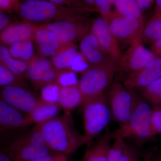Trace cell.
I'll return each mask as SVG.
<instances>
[{"mask_svg":"<svg viewBox=\"0 0 161 161\" xmlns=\"http://www.w3.org/2000/svg\"><path fill=\"white\" fill-rule=\"evenodd\" d=\"M39 127L47 147L52 151L67 155L72 154L85 144L90 142L87 138L77 131L70 112L56 116Z\"/></svg>","mask_w":161,"mask_h":161,"instance_id":"cell-1","label":"cell"},{"mask_svg":"<svg viewBox=\"0 0 161 161\" xmlns=\"http://www.w3.org/2000/svg\"><path fill=\"white\" fill-rule=\"evenodd\" d=\"M152 110L150 105L139 95L134 110L128 121L117 130L109 132L111 139L130 138L139 145L152 140L154 137L151 129Z\"/></svg>","mask_w":161,"mask_h":161,"instance_id":"cell-2","label":"cell"},{"mask_svg":"<svg viewBox=\"0 0 161 161\" xmlns=\"http://www.w3.org/2000/svg\"><path fill=\"white\" fill-rule=\"evenodd\" d=\"M20 16L28 22H48L52 20H80L85 19L82 12L86 9L78 10L65 8L50 1L27 0L16 6Z\"/></svg>","mask_w":161,"mask_h":161,"instance_id":"cell-3","label":"cell"},{"mask_svg":"<svg viewBox=\"0 0 161 161\" xmlns=\"http://www.w3.org/2000/svg\"><path fill=\"white\" fill-rule=\"evenodd\" d=\"M3 151L13 161L33 160L55 153L47 147L37 125L10 141Z\"/></svg>","mask_w":161,"mask_h":161,"instance_id":"cell-4","label":"cell"},{"mask_svg":"<svg viewBox=\"0 0 161 161\" xmlns=\"http://www.w3.org/2000/svg\"><path fill=\"white\" fill-rule=\"evenodd\" d=\"M118 62L113 59L98 65H91L81 76L78 85L86 102L104 94L113 82Z\"/></svg>","mask_w":161,"mask_h":161,"instance_id":"cell-5","label":"cell"},{"mask_svg":"<svg viewBox=\"0 0 161 161\" xmlns=\"http://www.w3.org/2000/svg\"><path fill=\"white\" fill-rule=\"evenodd\" d=\"M84 135L90 142L108 129L112 115L105 94L81 105Z\"/></svg>","mask_w":161,"mask_h":161,"instance_id":"cell-6","label":"cell"},{"mask_svg":"<svg viewBox=\"0 0 161 161\" xmlns=\"http://www.w3.org/2000/svg\"><path fill=\"white\" fill-rule=\"evenodd\" d=\"M112 115V121L122 125L130 118L139 94L135 89H129L120 80L113 81L105 92Z\"/></svg>","mask_w":161,"mask_h":161,"instance_id":"cell-7","label":"cell"},{"mask_svg":"<svg viewBox=\"0 0 161 161\" xmlns=\"http://www.w3.org/2000/svg\"><path fill=\"white\" fill-rule=\"evenodd\" d=\"M155 58V55L144 46L142 40H139L130 45L122 55L117 63L116 74L122 81L140 71Z\"/></svg>","mask_w":161,"mask_h":161,"instance_id":"cell-8","label":"cell"},{"mask_svg":"<svg viewBox=\"0 0 161 161\" xmlns=\"http://www.w3.org/2000/svg\"><path fill=\"white\" fill-rule=\"evenodd\" d=\"M111 31L120 46L129 47L139 40H142L144 27V20L132 17L115 15L109 23Z\"/></svg>","mask_w":161,"mask_h":161,"instance_id":"cell-9","label":"cell"},{"mask_svg":"<svg viewBox=\"0 0 161 161\" xmlns=\"http://www.w3.org/2000/svg\"><path fill=\"white\" fill-rule=\"evenodd\" d=\"M40 26L51 32L62 43L68 44H74L76 40H82L91 28L89 23L85 19L57 21Z\"/></svg>","mask_w":161,"mask_h":161,"instance_id":"cell-10","label":"cell"},{"mask_svg":"<svg viewBox=\"0 0 161 161\" xmlns=\"http://www.w3.org/2000/svg\"><path fill=\"white\" fill-rule=\"evenodd\" d=\"M1 99L25 114H30L42 101L23 86H10L2 88Z\"/></svg>","mask_w":161,"mask_h":161,"instance_id":"cell-11","label":"cell"},{"mask_svg":"<svg viewBox=\"0 0 161 161\" xmlns=\"http://www.w3.org/2000/svg\"><path fill=\"white\" fill-rule=\"evenodd\" d=\"M90 32L98 40L104 51L118 62L122 54L120 46L110 29L108 23L102 18H97L92 23Z\"/></svg>","mask_w":161,"mask_h":161,"instance_id":"cell-12","label":"cell"},{"mask_svg":"<svg viewBox=\"0 0 161 161\" xmlns=\"http://www.w3.org/2000/svg\"><path fill=\"white\" fill-rule=\"evenodd\" d=\"M161 78V58L156 57L138 73L125 78L121 82L129 89L147 86Z\"/></svg>","mask_w":161,"mask_h":161,"instance_id":"cell-13","label":"cell"},{"mask_svg":"<svg viewBox=\"0 0 161 161\" xmlns=\"http://www.w3.org/2000/svg\"><path fill=\"white\" fill-rule=\"evenodd\" d=\"M32 123L28 115L1 99L0 130L1 132L27 126Z\"/></svg>","mask_w":161,"mask_h":161,"instance_id":"cell-14","label":"cell"},{"mask_svg":"<svg viewBox=\"0 0 161 161\" xmlns=\"http://www.w3.org/2000/svg\"><path fill=\"white\" fill-rule=\"evenodd\" d=\"M36 27L27 21L9 25L1 32V42L5 45H11L18 42L32 41L34 40Z\"/></svg>","mask_w":161,"mask_h":161,"instance_id":"cell-15","label":"cell"},{"mask_svg":"<svg viewBox=\"0 0 161 161\" xmlns=\"http://www.w3.org/2000/svg\"><path fill=\"white\" fill-rule=\"evenodd\" d=\"M80 47L81 53L91 65L102 64L112 59L102 49L98 40L90 31L81 40Z\"/></svg>","mask_w":161,"mask_h":161,"instance_id":"cell-16","label":"cell"},{"mask_svg":"<svg viewBox=\"0 0 161 161\" xmlns=\"http://www.w3.org/2000/svg\"><path fill=\"white\" fill-rule=\"evenodd\" d=\"M82 103L83 96L78 84L60 87L58 103L65 112H70L76 107L81 106Z\"/></svg>","mask_w":161,"mask_h":161,"instance_id":"cell-17","label":"cell"},{"mask_svg":"<svg viewBox=\"0 0 161 161\" xmlns=\"http://www.w3.org/2000/svg\"><path fill=\"white\" fill-rule=\"evenodd\" d=\"M111 140L108 131L94 146L87 148L82 161H108Z\"/></svg>","mask_w":161,"mask_h":161,"instance_id":"cell-18","label":"cell"},{"mask_svg":"<svg viewBox=\"0 0 161 161\" xmlns=\"http://www.w3.org/2000/svg\"><path fill=\"white\" fill-rule=\"evenodd\" d=\"M29 66L26 76L31 81L35 88L42 79L43 75L54 67L52 62L42 57H34L28 62Z\"/></svg>","mask_w":161,"mask_h":161,"instance_id":"cell-19","label":"cell"},{"mask_svg":"<svg viewBox=\"0 0 161 161\" xmlns=\"http://www.w3.org/2000/svg\"><path fill=\"white\" fill-rule=\"evenodd\" d=\"M34 40L39 46H43L53 50L58 53L74 46V44H66L61 42L53 34L47 30L36 26Z\"/></svg>","mask_w":161,"mask_h":161,"instance_id":"cell-20","label":"cell"},{"mask_svg":"<svg viewBox=\"0 0 161 161\" xmlns=\"http://www.w3.org/2000/svg\"><path fill=\"white\" fill-rule=\"evenodd\" d=\"M60 108L57 103L48 102L42 99L40 104L28 116L32 124L39 125L56 117Z\"/></svg>","mask_w":161,"mask_h":161,"instance_id":"cell-21","label":"cell"},{"mask_svg":"<svg viewBox=\"0 0 161 161\" xmlns=\"http://www.w3.org/2000/svg\"><path fill=\"white\" fill-rule=\"evenodd\" d=\"M161 38V15L155 13L144 26L142 34L143 44L151 45Z\"/></svg>","mask_w":161,"mask_h":161,"instance_id":"cell-22","label":"cell"},{"mask_svg":"<svg viewBox=\"0 0 161 161\" xmlns=\"http://www.w3.org/2000/svg\"><path fill=\"white\" fill-rule=\"evenodd\" d=\"M136 90L141 97L153 108H161V78Z\"/></svg>","mask_w":161,"mask_h":161,"instance_id":"cell-23","label":"cell"},{"mask_svg":"<svg viewBox=\"0 0 161 161\" xmlns=\"http://www.w3.org/2000/svg\"><path fill=\"white\" fill-rule=\"evenodd\" d=\"M0 60L1 64L19 78L27 70L29 66L28 62L12 58L9 53V49L5 45H1L0 47Z\"/></svg>","mask_w":161,"mask_h":161,"instance_id":"cell-24","label":"cell"},{"mask_svg":"<svg viewBox=\"0 0 161 161\" xmlns=\"http://www.w3.org/2000/svg\"><path fill=\"white\" fill-rule=\"evenodd\" d=\"M113 6L117 14L144 20L142 12L136 0H113Z\"/></svg>","mask_w":161,"mask_h":161,"instance_id":"cell-25","label":"cell"},{"mask_svg":"<svg viewBox=\"0 0 161 161\" xmlns=\"http://www.w3.org/2000/svg\"><path fill=\"white\" fill-rule=\"evenodd\" d=\"M8 49L12 57L17 60L29 62L34 57L32 41L16 42L10 45Z\"/></svg>","mask_w":161,"mask_h":161,"instance_id":"cell-26","label":"cell"},{"mask_svg":"<svg viewBox=\"0 0 161 161\" xmlns=\"http://www.w3.org/2000/svg\"><path fill=\"white\" fill-rule=\"evenodd\" d=\"M79 53L75 45L64 50L53 57L52 63L58 70L70 69L75 58Z\"/></svg>","mask_w":161,"mask_h":161,"instance_id":"cell-27","label":"cell"},{"mask_svg":"<svg viewBox=\"0 0 161 161\" xmlns=\"http://www.w3.org/2000/svg\"><path fill=\"white\" fill-rule=\"evenodd\" d=\"M22 83L18 77L6 67L1 64L0 65V86L1 87L18 86H23Z\"/></svg>","mask_w":161,"mask_h":161,"instance_id":"cell-28","label":"cell"},{"mask_svg":"<svg viewBox=\"0 0 161 161\" xmlns=\"http://www.w3.org/2000/svg\"><path fill=\"white\" fill-rule=\"evenodd\" d=\"M60 87L56 82L44 86L41 90V98L48 102L58 103Z\"/></svg>","mask_w":161,"mask_h":161,"instance_id":"cell-29","label":"cell"},{"mask_svg":"<svg viewBox=\"0 0 161 161\" xmlns=\"http://www.w3.org/2000/svg\"><path fill=\"white\" fill-rule=\"evenodd\" d=\"M125 143L122 138L114 139V143L110 148L108 161H120Z\"/></svg>","mask_w":161,"mask_h":161,"instance_id":"cell-30","label":"cell"},{"mask_svg":"<svg viewBox=\"0 0 161 161\" xmlns=\"http://www.w3.org/2000/svg\"><path fill=\"white\" fill-rule=\"evenodd\" d=\"M56 82L60 87L71 86L79 84L76 74L71 71H62Z\"/></svg>","mask_w":161,"mask_h":161,"instance_id":"cell-31","label":"cell"},{"mask_svg":"<svg viewBox=\"0 0 161 161\" xmlns=\"http://www.w3.org/2000/svg\"><path fill=\"white\" fill-rule=\"evenodd\" d=\"M151 129L153 136L161 134V108H153Z\"/></svg>","mask_w":161,"mask_h":161,"instance_id":"cell-32","label":"cell"},{"mask_svg":"<svg viewBox=\"0 0 161 161\" xmlns=\"http://www.w3.org/2000/svg\"><path fill=\"white\" fill-rule=\"evenodd\" d=\"M140 157L137 149L125 143L120 161H140Z\"/></svg>","mask_w":161,"mask_h":161,"instance_id":"cell-33","label":"cell"},{"mask_svg":"<svg viewBox=\"0 0 161 161\" xmlns=\"http://www.w3.org/2000/svg\"><path fill=\"white\" fill-rule=\"evenodd\" d=\"M113 0H105L103 5L101 7L98 12L100 14L101 17L109 23L115 15V10L112 9Z\"/></svg>","mask_w":161,"mask_h":161,"instance_id":"cell-34","label":"cell"},{"mask_svg":"<svg viewBox=\"0 0 161 161\" xmlns=\"http://www.w3.org/2000/svg\"><path fill=\"white\" fill-rule=\"evenodd\" d=\"M87 60L81 53H79L72 64L70 68V71L76 72L86 71L89 67Z\"/></svg>","mask_w":161,"mask_h":161,"instance_id":"cell-35","label":"cell"},{"mask_svg":"<svg viewBox=\"0 0 161 161\" xmlns=\"http://www.w3.org/2000/svg\"><path fill=\"white\" fill-rule=\"evenodd\" d=\"M19 1L14 0H1L0 1V10L1 11H9L14 7H16L19 4Z\"/></svg>","mask_w":161,"mask_h":161,"instance_id":"cell-36","label":"cell"},{"mask_svg":"<svg viewBox=\"0 0 161 161\" xmlns=\"http://www.w3.org/2000/svg\"><path fill=\"white\" fill-rule=\"evenodd\" d=\"M139 8L142 12L150 9L153 6L155 1L154 0H136Z\"/></svg>","mask_w":161,"mask_h":161,"instance_id":"cell-37","label":"cell"},{"mask_svg":"<svg viewBox=\"0 0 161 161\" xmlns=\"http://www.w3.org/2000/svg\"><path fill=\"white\" fill-rule=\"evenodd\" d=\"M9 18L7 15H6L3 12H0V31L1 32L3 31L6 27H8L9 25Z\"/></svg>","mask_w":161,"mask_h":161,"instance_id":"cell-38","label":"cell"},{"mask_svg":"<svg viewBox=\"0 0 161 161\" xmlns=\"http://www.w3.org/2000/svg\"><path fill=\"white\" fill-rule=\"evenodd\" d=\"M150 50L156 57L161 58V38L150 45Z\"/></svg>","mask_w":161,"mask_h":161,"instance_id":"cell-39","label":"cell"},{"mask_svg":"<svg viewBox=\"0 0 161 161\" xmlns=\"http://www.w3.org/2000/svg\"><path fill=\"white\" fill-rule=\"evenodd\" d=\"M39 48L42 55L46 57H53L58 54V53L55 51L44 47L39 46Z\"/></svg>","mask_w":161,"mask_h":161,"instance_id":"cell-40","label":"cell"},{"mask_svg":"<svg viewBox=\"0 0 161 161\" xmlns=\"http://www.w3.org/2000/svg\"><path fill=\"white\" fill-rule=\"evenodd\" d=\"M58 153H52L50 155L47 156L45 157L30 161H54Z\"/></svg>","mask_w":161,"mask_h":161,"instance_id":"cell-41","label":"cell"},{"mask_svg":"<svg viewBox=\"0 0 161 161\" xmlns=\"http://www.w3.org/2000/svg\"><path fill=\"white\" fill-rule=\"evenodd\" d=\"M0 161H13L3 150L0 153Z\"/></svg>","mask_w":161,"mask_h":161,"instance_id":"cell-42","label":"cell"},{"mask_svg":"<svg viewBox=\"0 0 161 161\" xmlns=\"http://www.w3.org/2000/svg\"><path fill=\"white\" fill-rule=\"evenodd\" d=\"M54 161H68V159L67 155L58 153Z\"/></svg>","mask_w":161,"mask_h":161,"instance_id":"cell-43","label":"cell"},{"mask_svg":"<svg viewBox=\"0 0 161 161\" xmlns=\"http://www.w3.org/2000/svg\"><path fill=\"white\" fill-rule=\"evenodd\" d=\"M155 3V13L161 14V0H157Z\"/></svg>","mask_w":161,"mask_h":161,"instance_id":"cell-44","label":"cell"},{"mask_svg":"<svg viewBox=\"0 0 161 161\" xmlns=\"http://www.w3.org/2000/svg\"><path fill=\"white\" fill-rule=\"evenodd\" d=\"M50 1L52 3H55V4L60 6H61V5H63V4L70 3L69 1H64V0H51Z\"/></svg>","mask_w":161,"mask_h":161,"instance_id":"cell-45","label":"cell"},{"mask_svg":"<svg viewBox=\"0 0 161 161\" xmlns=\"http://www.w3.org/2000/svg\"><path fill=\"white\" fill-rule=\"evenodd\" d=\"M84 2L86 4V6H87L88 7H89V6H92V7H95V0H86V1H84Z\"/></svg>","mask_w":161,"mask_h":161,"instance_id":"cell-46","label":"cell"},{"mask_svg":"<svg viewBox=\"0 0 161 161\" xmlns=\"http://www.w3.org/2000/svg\"><path fill=\"white\" fill-rule=\"evenodd\" d=\"M147 161H161V159L160 158H159L158 157L157 158H155V159L154 160H151V159L149 158H147Z\"/></svg>","mask_w":161,"mask_h":161,"instance_id":"cell-47","label":"cell"},{"mask_svg":"<svg viewBox=\"0 0 161 161\" xmlns=\"http://www.w3.org/2000/svg\"><path fill=\"white\" fill-rule=\"evenodd\" d=\"M158 157L159 158H160L161 159V154L159 156H158Z\"/></svg>","mask_w":161,"mask_h":161,"instance_id":"cell-48","label":"cell"},{"mask_svg":"<svg viewBox=\"0 0 161 161\" xmlns=\"http://www.w3.org/2000/svg\"></svg>","mask_w":161,"mask_h":161,"instance_id":"cell-49","label":"cell"}]
</instances>
